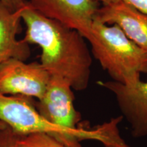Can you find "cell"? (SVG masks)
Returning <instances> with one entry per match:
<instances>
[{
	"label": "cell",
	"instance_id": "6da1fadb",
	"mask_svg": "<svg viewBox=\"0 0 147 147\" xmlns=\"http://www.w3.org/2000/svg\"><path fill=\"white\" fill-rule=\"evenodd\" d=\"M21 20L26 27L23 40L41 49L40 64L50 76L65 79L76 91L87 89L92 58L84 36L38 13L27 2L22 9Z\"/></svg>",
	"mask_w": 147,
	"mask_h": 147
},
{
	"label": "cell",
	"instance_id": "8fae6325",
	"mask_svg": "<svg viewBox=\"0 0 147 147\" xmlns=\"http://www.w3.org/2000/svg\"><path fill=\"white\" fill-rule=\"evenodd\" d=\"M97 3H101L102 5H107L117 3H124L131 5L140 12L147 14V0H93Z\"/></svg>",
	"mask_w": 147,
	"mask_h": 147
},
{
	"label": "cell",
	"instance_id": "3957f363",
	"mask_svg": "<svg viewBox=\"0 0 147 147\" xmlns=\"http://www.w3.org/2000/svg\"><path fill=\"white\" fill-rule=\"evenodd\" d=\"M91 51L113 81L132 86L147 73V53L129 40L119 27L93 19L87 40Z\"/></svg>",
	"mask_w": 147,
	"mask_h": 147
},
{
	"label": "cell",
	"instance_id": "7c38bea8",
	"mask_svg": "<svg viewBox=\"0 0 147 147\" xmlns=\"http://www.w3.org/2000/svg\"><path fill=\"white\" fill-rule=\"evenodd\" d=\"M18 136L8 127L0 130V147H15Z\"/></svg>",
	"mask_w": 147,
	"mask_h": 147
},
{
	"label": "cell",
	"instance_id": "4fadbf2b",
	"mask_svg": "<svg viewBox=\"0 0 147 147\" xmlns=\"http://www.w3.org/2000/svg\"><path fill=\"white\" fill-rule=\"evenodd\" d=\"M0 1L14 11L21 10L27 3L26 0H0Z\"/></svg>",
	"mask_w": 147,
	"mask_h": 147
},
{
	"label": "cell",
	"instance_id": "5b68a950",
	"mask_svg": "<svg viewBox=\"0 0 147 147\" xmlns=\"http://www.w3.org/2000/svg\"><path fill=\"white\" fill-rule=\"evenodd\" d=\"M31 8L46 17L56 20L80 32L86 40L99 3L93 0H28Z\"/></svg>",
	"mask_w": 147,
	"mask_h": 147
},
{
	"label": "cell",
	"instance_id": "7a4b0ae2",
	"mask_svg": "<svg viewBox=\"0 0 147 147\" xmlns=\"http://www.w3.org/2000/svg\"><path fill=\"white\" fill-rule=\"evenodd\" d=\"M34 98L0 93V121L18 136L46 134L65 147H82L80 142L94 140L105 147H131L119 134L118 125L122 116L93 128L71 129L47 121L36 109Z\"/></svg>",
	"mask_w": 147,
	"mask_h": 147
},
{
	"label": "cell",
	"instance_id": "52a82bcc",
	"mask_svg": "<svg viewBox=\"0 0 147 147\" xmlns=\"http://www.w3.org/2000/svg\"><path fill=\"white\" fill-rule=\"evenodd\" d=\"M98 84L113 93L123 117L131 127L132 136L136 138L147 136V81L126 86L115 81H99Z\"/></svg>",
	"mask_w": 147,
	"mask_h": 147
},
{
	"label": "cell",
	"instance_id": "30bf717a",
	"mask_svg": "<svg viewBox=\"0 0 147 147\" xmlns=\"http://www.w3.org/2000/svg\"><path fill=\"white\" fill-rule=\"evenodd\" d=\"M15 147H65L55 138L46 134L36 133L18 136Z\"/></svg>",
	"mask_w": 147,
	"mask_h": 147
},
{
	"label": "cell",
	"instance_id": "ba28073f",
	"mask_svg": "<svg viewBox=\"0 0 147 147\" xmlns=\"http://www.w3.org/2000/svg\"><path fill=\"white\" fill-rule=\"evenodd\" d=\"M94 19L117 25L129 39L147 53V14L120 2L99 7Z\"/></svg>",
	"mask_w": 147,
	"mask_h": 147
},
{
	"label": "cell",
	"instance_id": "9c48e42d",
	"mask_svg": "<svg viewBox=\"0 0 147 147\" xmlns=\"http://www.w3.org/2000/svg\"><path fill=\"white\" fill-rule=\"evenodd\" d=\"M22 9L12 10L0 1V64L12 58L25 61L30 57L29 45L17 39Z\"/></svg>",
	"mask_w": 147,
	"mask_h": 147
},
{
	"label": "cell",
	"instance_id": "8992f818",
	"mask_svg": "<svg viewBox=\"0 0 147 147\" xmlns=\"http://www.w3.org/2000/svg\"><path fill=\"white\" fill-rule=\"evenodd\" d=\"M75 97L72 88L67 80L51 76L47 89L36 107L42 117L57 125L76 129L81 127L79 123L81 115L74 105Z\"/></svg>",
	"mask_w": 147,
	"mask_h": 147
},
{
	"label": "cell",
	"instance_id": "5bb4252c",
	"mask_svg": "<svg viewBox=\"0 0 147 147\" xmlns=\"http://www.w3.org/2000/svg\"><path fill=\"white\" fill-rule=\"evenodd\" d=\"M6 127L7 126L5 125V124L4 123H3L2 121H0V130L3 129H5Z\"/></svg>",
	"mask_w": 147,
	"mask_h": 147
},
{
	"label": "cell",
	"instance_id": "277c9868",
	"mask_svg": "<svg viewBox=\"0 0 147 147\" xmlns=\"http://www.w3.org/2000/svg\"><path fill=\"white\" fill-rule=\"evenodd\" d=\"M50 78L40 63H27L18 59H9L0 64V93L40 100Z\"/></svg>",
	"mask_w": 147,
	"mask_h": 147
}]
</instances>
